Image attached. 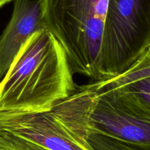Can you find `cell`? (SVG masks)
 Returning <instances> with one entry per match:
<instances>
[{
  "instance_id": "cell-1",
  "label": "cell",
  "mask_w": 150,
  "mask_h": 150,
  "mask_svg": "<svg viewBox=\"0 0 150 150\" xmlns=\"http://www.w3.org/2000/svg\"><path fill=\"white\" fill-rule=\"evenodd\" d=\"M67 54L46 29L35 32L0 81V111H49L76 90Z\"/></svg>"
},
{
  "instance_id": "cell-2",
  "label": "cell",
  "mask_w": 150,
  "mask_h": 150,
  "mask_svg": "<svg viewBox=\"0 0 150 150\" xmlns=\"http://www.w3.org/2000/svg\"><path fill=\"white\" fill-rule=\"evenodd\" d=\"M44 26L61 43L74 73L98 81L108 0H39Z\"/></svg>"
},
{
  "instance_id": "cell-3",
  "label": "cell",
  "mask_w": 150,
  "mask_h": 150,
  "mask_svg": "<svg viewBox=\"0 0 150 150\" xmlns=\"http://www.w3.org/2000/svg\"><path fill=\"white\" fill-rule=\"evenodd\" d=\"M0 150H94L67 100L49 111H0Z\"/></svg>"
},
{
  "instance_id": "cell-4",
  "label": "cell",
  "mask_w": 150,
  "mask_h": 150,
  "mask_svg": "<svg viewBox=\"0 0 150 150\" xmlns=\"http://www.w3.org/2000/svg\"><path fill=\"white\" fill-rule=\"evenodd\" d=\"M149 49L150 0H108L100 54V80L124 73Z\"/></svg>"
},
{
  "instance_id": "cell-5",
  "label": "cell",
  "mask_w": 150,
  "mask_h": 150,
  "mask_svg": "<svg viewBox=\"0 0 150 150\" xmlns=\"http://www.w3.org/2000/svg\"><path fill=\"white\" fill-rule=\"evenodd\" d=\"M85 118L96 131L150 150V105L128 93L77 87Z\"/></svg>"
},
{
  "instance_id": "cell-6",
  "label": "cell",
  "mask_w": 150,
  "mask_h": 150,
  "mask_svg": "<svg viewBox=\"0 0 150 150\" xmlns=\"http://www.w3.org/2000/svg\"><path fill=\"white\" fill-rule=\"evenodd\" d=\"M42 29L39 0H14L11 18L0 36V80L27 40Z\"/></svg>"
},
{
  "instance_id": "cell-7",
  "label": "cell",
  "mask_w": 150,
  "mask_h": 150,
  "mask_svg": "<svg viewBox=\"0 0 150 150\" xmlns=\"http://www.w3.org/2000/svg\"><path fill=\"white\" fill-rule=\"evenodd\" d=\"M96 94L108 92L128 93L150 105V76L134 79H125L117 76L89 83Z\"/></svg>"
},
{
  "instance_id": "cell-8",
  "label": "cell",
  "mask_w": 150,
  "mask_h": 150,
  "mask_svg": "<svg viewBox=\"0 0 150 150\" xmlns=\"http://www.w3.org/2000/svg\"><path fill=\"white\" fill-rule=\"evenodd\" d=\"M86 139L94 150H149L137 145L122 142L87 127Z\"/></svg>"
},
{
  "instance_id": "cell-9",
  "label": "cell",
  "mask_w": 150,
  "mask_h": 150,
  "mask_svg": "<svg viewBox=\"0 0 150 150\" xmlns=\"http://www.w3.org/2000/svg\"><path fill=\"white\" fill-rule=\"evenodd\" d=\"M14 1V0H0V8L2 7L3 6L5 5V4L10 3V1Z\"/></svg>"
},
{
  "instance_id": "cell-10",
  "label": "cell",
  "mask_w": 150,
  "mask_h": 150,
  "mask_svg": "<svg viewBox=\"0 0 150 150\" xmlns=\"http://www.w3.org/2000/svg\"><path fill=\"white\" fill-rule=\"evenodd\" d=\"M149 52H150V49H149Z\"/></svg>"
}]
</instances>
